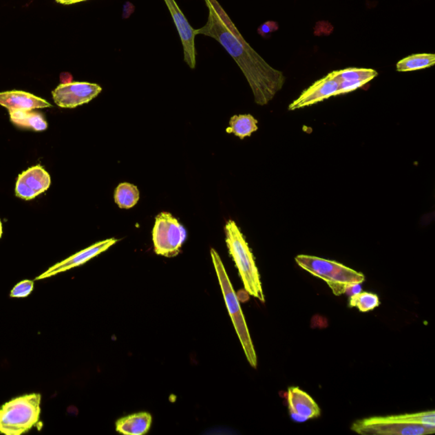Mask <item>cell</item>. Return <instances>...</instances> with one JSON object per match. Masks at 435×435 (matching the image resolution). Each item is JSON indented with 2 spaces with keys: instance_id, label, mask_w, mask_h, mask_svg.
I'll return each mask as SVG.
<instances>
[{
  "instance_id": "17",
  "label": "cell",
  "mask_w": 435,
  "mask_h": 435,
  "mask_svg": "<svg viewBox=\"0 0 435 435\" xmlns=\"http://www.w3.org/2000/svg\"><path fill=\"white\" fill-rule=\"evenodd\" d=\"M10 120L14 125L35 130V131H43L48 128V125L41 114L31 111H12L10 112Z\"/></svg>"
},
{
  "instance_id": "13",
  "label": "cell",
  "mask_w": 435,
  "mask_h": 435,
  "mask_svg": "<svg viewBox=\"0 0 435 435\" xmlns=\"http://www.w3.org/2000/svg\"><path fill=\"white\" fill-rule=\"evenodd\" d=\"M288 402L291 418L296 422H306L321 415V409L314 399L298 387L289 388Z\"/></svg>"
},
{
  "instance_id": "10",
  "label": "cell",
  "mask_w": 435,
  "mask_h": 435,
  "mask_svg": "<svg viewBox=\"0 0 435 435\" xmlns=\"http://www.w3.org/2000/svg\"><path fill=\"white\" fill-rule=\"evenodd\" d=\"M339 83L336 81L332 72L325 77L315 81L309 88L304 90L302 94L289 105V111L312 106L321 103L330 97L338 96Z\"/></svg>"
},
{
  "instance_id": "4",
  "label": "cell",
  "mask_w": 435,
  "mask_h": 435,
  "mask_svg": "<svg viewBox=\"0 0 435 435\" xmlns=\"http://www.w3.org/2000/svg\"><path fill=\"white\" fill-rule=\"evenodd\" d=\"M295 261L308 273L324 281L336 296L343 295L350 286L362 284L365 282V275L361 272L336 261L304 255L296 256Z\"/></svg>"
},
{
  "instance_id": "22",
  "label": "cell",
  "mask_w": 435,
  "mask_h": 435,
  "mask_svg": "<svg viewBox=\"0 0 435 435\" xmlns=\"http://www.w3.org/2000/svg\"><path fill=\"white\" fill-rule=\"evenodd\" d=\"M34 282L24 280L14 286L12 292L10 293V296L12 297V298L17 299L26 298V297L30 295L32 292L34 291Z\"/></svg>"
},
{
  "instance_id": "3",
  "label": "cell",
  "mask_w": 435,
  "mask_h": 435,
  "mask_svg": "<svg viewBox=\"0 0 435 435\" xmlns=\"http://www.w3.org/2000/svg\"><path fill=\"white\" fill-rule=\"evenodd\" d=\"M224 232L228 250L237 266L246 292L261 302H266L258 267L244 234L233 220L227 221Z\"/></svg>"
},
{
  "instance_id": "11",
  "label": "cell",
  "mask_w": 435,
  "mask_h": 435,
  "mask_svg": "<svg viewBox=\"0 0 435 435\" xmlns=\"http://www.w3.org/2000/svg\"><path fill=\"white\" fill-rule=\"evenodd\" d=\"M52 179L41 166H34L18 176L16 184L17 197L32 200L49 189Z\"/></svg>"
},
{
  "instance_id": "20",
  "label": "cell",
  "mask_w": 435,
  "mask_h": 435,
  "mask_svg": "<svg viewBox=\"0 0 435 435\" xmlns=\"http://www.w3.org/2000/svg\"><path fill=\"white\" fill-rule=\"evenodd\" d=\"M336 81H362L369 83L373 78L378 77V72L370 68L349 67L343 70L332 72Z\"/></svg>"
},
{
  "instance_id": "19",
  "label": "cell",
  "mask_w": 435,
  "mask_h": 435,
  "mask_svg": "<svg viewBox=\"0 0 435 435\" xmlns=\"http://www.w3.org/2000/svg\"><path fill=\"white\" fill-rule=\"evenodd\" d=\"M140 199V191L135 184H119L116 188L114 200L116 204L123 209H129L137 204Z\"/></svg>"
},
{
  "instance_id": "14",
  "label": "cell",
  "mask_w": 435,
  "mask_h": 435,
  "mask_svg": "<svg viewBox=\"0 0 435 435\" xmlns=\"http://www.w3.org/2000/svg\"><path fill=\"white\" fill-rule=\"evenodd\" d=\"M0 106L8 109L9 112L32 111L52 107V104L42 98L18 90L0 93Z\"/></svg>"
},
{
  "instance_id": "1",
  "label": "cell",
  "mask_w": 435,
  "mask_h": 435,
  "mask_svg": "<svg viewBox=\"0 0 435 435\" xmlns=\"http://www.w3.org/2000/svg\"><path fill=\"white\" fill-rule=\"evenodd\" d=\"M209 10L208 21L195 29V35L215 39L233 58L251 87L255 103L266 106L284 88L286 76L270 66L245 41L218 0H204Z\"/></svg>"
},
{
  "instance_id": "8",
  "label": "cell",
  "mask_w": 435,
  "mask_h": 435,
  "mask_svg": "<svg viewBox=\"0 0 435 435\" xmlns=\"http://www.w3.org/2000/svg\"><path fill=\"white\" fill-rule=\"evenodd\" d=\"M103 88L96 83L71 82L61 83L52 92L54 103L63 108H75L89 103L100 95Z\"/></svg>"
},
{
  "instance_id": "23",
  "label": "cell",
  "mask_w": 435,
  "mask_h": 435,
  "mask_svg": "<svg viewBox=\"0 0 435 435\" xmlns=\"http://www.w3.org/2000/svg\"><path fill=\"white\" fill-rule=\"evenodd\" d=\"M279 29V24L273 21H266L258 28V32L263 38H269L274 32Z\"/></svg>"
},
{
  "instance_id": "26",
  "label": "cell",
  "mask_w": 435,
  "mask_h": 435,
  "mask_svg": "<svg viewBox=\"0 0 435 435\" xmlns=\"http://www.w3.org/2000/svg\"><path fill=\"white\" fill-rule=\"evenodd\" d=\"M65 78V81H63V83H71V79L72 76L70 74H63L61 75V81H63V79Z\"/></svg>"
},
{
  "instance_id": "18",
  "label": "cell",
  "mask_w": 435,
  "mask_h": 435,
  "mask_svg": "<svg viewBox=\"0 0 435 435\" xmlns=\"http://www.w3.org/2000/svg\"><path fill=\"white\" fill-rule=\"evenodd\" d=\"M435 64L434 54H414L398 61V72H412L433 67Z\"/></svg>"
},
{
  "instance_id": "21",
  "label": "cell",
  "mask_w": 435,
  "mask_h": 435,
  "mask_svg": "<svg viewBox=\"0 0 435 435\" xmlns=\"http://www.w3.org/2000/svg\"><path fill=\"white\" fill-rule=\"evenodd\" d=\"M350 307L357 308L361 312H368L380 306L379 296L375 293L360 292L351 295L349 302Z\"/></svg>"
},
{
  "instance_id": "2",
  "label": "cell",
  "mask_w": 435,
  "mask_h": 435,
  "mask_svg": "<svg viewBox=\"0 0 435 435\" xmlns=\"http://www.w3.org/2000/svg\"><path fill=\"white\" fill-rule=\"evenodd\" d=\"M351 430L362 435L433 434L435 432V412L372 416L354 423Z\"/></svg>"
},
{
  "instance_id": "12",
  "label": "cell",
  "mask_w": 435,
  "mask_h": 435,
  "mask_svg": "<svg viewBox=\"0 0 435 435\" xmlns=\"http://www.w3.org/2000/svg\"><path fill=\"white\" fill-rule=\"evenodd\" d=\"M117 242V239L110 238L107 239V240L96 242V244L89 246L88 248L83 249L82 251L75 253L74 255L69 257L68 259L54 264V266L50 267L48 270L43 272L42 275L36 278L35 280L39 281L52 277H54V275L61 273V272L82 266V264L88 262L89 260L100 255V253L107 251V249L110 248L111 246H114Z\"/></svg>"
},
{
  "instance_id": "25",
  "label": "cell",
  "mask_w": 435,
  "mask_h": 435,
  "mask_svg": "<svg viewBox=\"0 0 435 435\" xmlns=\"http://www.w3.org/2000/svg\"><path fill=\"white\" fill-rule=\"evenodd\" d=\"M87 1V0H56L57 3L61 5H72V3Z\"/></svg>"
},
{
  "instance_id": "15",
  "label": "cell",
  "mask_w": 435,
  "mask_h": 435,
  "mask_svg": "<svg viewBox=\"0 0 435 435\" xmlns=\"http://www.w3.org/2000/svg\"><path fill=\"white\" fill-rule=\"evenodd\" d=\"M152 416L148 412H139L118 420L116 430L125 435H143L150 430Z\"/></svg>"
},
{
  "instance_id": "24",
  "label": "cell",
  "mask_w": 435,
  "mask_h": 435,
  "mask_svg": "<svg viewBox=\"0 0 435 435\" xmlns=\"http://www.w3.org/2000/svg\"><path fill=\"white\" fill-rule=\"evenodd\" d=\"M136 7L133 3L130 2H126L123 6V19H128L131 14L135 12Z\"/></svg>"
},
{
  "instance_id": "9",
  "label": "cell",
  "mask_w": 435,
  "mask_h": 435,
  "mask_svg": "<svg viewBox=\"0 0 435 435\" xmlns=\"http://www.w3.org/2000/svg\"><path fill=\"white\" fill-rule=\"evenodd\" d=\"M165 2L171 14L181 43H182L184 63L191 69H195L197 65V52H195V38L197 35H195V29L191 26L176 0H165Z\"/></svg>"
},
{
  "instance_id": "6",
  "label": "cell",
  "mask_w": 435,
  "mask_h": 435,
  "mask_svg": "<svg viewBox=\"0 0 435 435\" xmlns=\"http://www.w3.org/2000/svg\"><path fill=\"white\" fill-rule=\"evenodd\" d=\"M211 258L218 280H219L221 290H222L224 301H226L227 310L229 311L231 321L233 322L242 349L244 350L246 360L252 368H256L258 365V358H257L255 346H253L251 336H250L248 325H246L244 315L242 313L237 293L232 286L219 253L213 248L211 249Z\"/></svg>"
},
{
  "instance_id": "16",
  "label": "cell",
  "mask_w": 435,
  "mask_h": 435,
  "mask_svg": "<svg viewBox=\"0 0 435 435\" xmlns=\"http://www.w3.org/2000/svg\"><path fill=\"white\" fill-rule=\"evenodd\" d=\"M258 130V120L252 115H235L231 118L230 126L226 129L228 134H234L235 136L244 140L245 137L252 136Z\"/></svg>"
},
{
  "instance_id": "7",
  "label": "cell",
  "mask_w": 435,
  "mask_h": 435,
  "mask_svg": "<svg viewBox=\"0 0 435 435\" xmlns=\"http://www.w3.org/2000/svg\"><path fill=\"white\" fill-rule=\"evenodd\" d=\"M187 232L180 221L169 212H162L156 217L152 242L158 255L173 258L180 253L186 242Z\"/></svg>"
},
{
  "instance_id": "27",
  "label": "cell",
  "mask_w": 435,
  "mask_h": 435,
  "mask_svg": "<svg viewBox=\"0 0 435 435\" xmlns=\"http://www.w3.org/2000/svg\"><path fill=\"white\" fill-rule=\"evenodd\" d=\"M2 235H3V227H2L1 220H0V238L2 237Z\"/></svg>"
},
{
  "instance_id": "5",
  "label": "cell",
  "mask_w": 435,
  "mask_h": 435,
  "mask_svg": "<svg viewBox=\"0 0 435 435\" xmlns=\"http://www.w3.org/2000/svg\"><path fill=\"white\" fill-rule=\"evenodd\" d=\"M41 394H29L13 399L0 407V434L21 435L39 423Z\"/></svg>"
}]
</instances>
